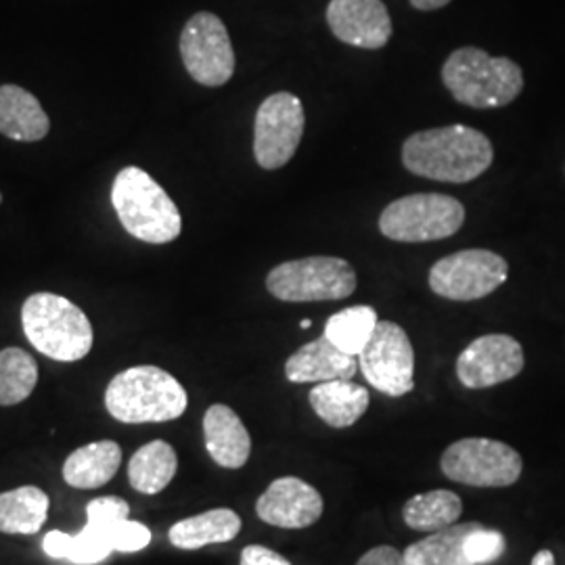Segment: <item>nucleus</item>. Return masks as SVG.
<instances>
[{"label": "nucleus", "instance_id": "nucleus-15", "mask_svg": "<svg viewBox=\"0 0 565 565\" xmlns=\"http://www.w3.org/2000/svg\"><path fill=\"white\" fill-rule=\"evenodd\" d=\"M327 25L338 41L366 51L384 49L392 39V18L382 0H331Z\"/></svg>", "mask_w": 565, "mask_h": 565}, {"label": "nucleus", "instance_id": "nucleus-22", "mask_svg": "<svg viewBox=\"0 0 565 565\" xmlns=\"http://www.w3.org/2000/svg\"><path fill=\"white\" fill-rule=\"evenodd\" d=\"M177 469V450L163 440H153L132 455L128 465V480L141 494H158L174 480Z\"/></svg>", "mask_w": 565, "mask_h": 565}, {"label": "nucleus", "instance_id": "nucleus-27", "mask_svg": "<svg viewBox=\"0 0 565 565\" xmlns=\"http://www.w3.org/2000/svg\"><path fill=\"white\" fill-rule=\"evenodd\" d=\"M39 364L21 348L0 350V406L20 404L34 392Z\"/></svg>", "mask_w": 565, "mask_h": 565}, {"label": "nucleus", "instance_id": "nucleus-32", "mask_svg": "<svg viewBox=\"0 0 565 565\" xmlns=\"http://www.w3.org/2000/svg\"><path fill=\"white\" fill-rule=\"evenodd\" d=\"M242 565H291V562L268 546L249 545L242 551Z\"/></svg>", "mask_w": 565, "mask_h": 565}, {"label": "nucleus", "instance_id": "nucleus-20", "mask_svg": "<svg viewBox=\"0 0 565 565\" xmlns=\"http://www.w3.org/2000/svg\"><path fill=\"white\" fill-rule=\"evenodd\" d=\"M242 532V518L233 509H212L186 518L170 527L168 539L182 551H198L207 545L231 543Z\"/></svg>", "mask_w": 565, "mask_h": 565}, {"label": "nucleus", "instance_id": "nucleus-11", "mask_svg": "<svg viewBox=\"0 0 565 565\" xmlns=\"http://www.w3.org/2000/svg\"><path fill=\"white\" fill-rule=\"evenodd\" d=\"M181 57L189 76L203 86H223L235 74V51L223 20L200 11L182 28Z\"/></svg>", "mask_w": 565, "mask_h": 565}, {"label": "nucleus", "instance_id": "nucleus-16", "mask_svg": "<svg viewBox=\"0 0 565 565\" xmlns=\"http://www.w3.org/2000/svg\"><path fill=\"white\" fill-rule=\"evenodd\" d=\"M359 369V356L342 352L324 335L303 343L287 361L285 377L291 384H323L333 380H352Z\"/></svg>", "mask_w": 565, "mask_h": 565}, {"label": "nucleus", "instance_id": "nucleus-23", "mask_svg": "<svg viewBox=\"0 0 565 565\" xmlns=\"http://www.w3.org/2000/svg\"><path fill=\"white\" fill-rule=\"evenodd\" d=\"M51 501L36 486H21L0 494V532L36 534L49 518Z\"/></svg>", "mask_w": 565, "mask_h": 565}, {"label": "nucleus", "instance_id": "nucleus-21", "mask_svg": "<svg viewBox=\"0 0 565 565\" xmlns=\"http://www.w3.org/2000/svg\"><path fill=\"white\" fill-rule=\"evenodd\" d=\"M121 448L111 440L76 448L63 463V480L72 488L93 490L107 484L120 469Z\"/></svg>", "mask_w": 565, "mask_h": 565}, {"label": "nucleus", "instance_id": "nucleus-1", "mask_svg": "<svg viewBox=\"0 0 565 565\" xmlns=\"http://www.w3.org/2000/svg\"><path fill=\"white\" fill-rule=\"evenodd\" d=\"M494 149L484 132L463 124L429 128L403 145L404 168L431 181L471 182L492 166Z\"/></svg>", "mask_w": 565, "mask_h": 565}, {"label": "nucleus", "instance_id": "nucleus-28", "mask_svg": "<svg viewBox=\"0 0 565 565\" xmlns=\"http://www.w3.org/2000/svg\"><path fill=\"white\" fill-rule=\"evenodd\" d=\"M111 546L103 541L102 532L95 525L86 524L81 534L65 536L63 559L76 565L102 564L111 555Z\"/></svg>", "mask_w": 565, "mask_h": 565}, {"label": "nucleus", "instance_id": "nucleus-8", "mask_svg": "<svg viewBox=\"0 0 565 565\" xmlns=\"http://www.w3.org/2000/svg\"><path fill=\"white\" fill-rule=\"evenodd\" d=\"M440 469L448 480L473 488L513 486L524 461L515 448L490 438H463L448 446L440 459Z\"/></svg>", "mask_w": 565, "mask_h": 565}, {"label": "nucleus", "instance_id": "nucleus-25", "mask_svg": "<svg viewBox=\"0 0 565 565\" xmlns=\"http://www.w3.org/2000/svg\"><path fill=\"white\" fill-rule=\"evenodd\" d=\"M463 513L459 494L450 490H431L415 494L403 509L404 524L417 532H438L448 525L457 524Z\"/></svg>", "mask_w": 565, "mask_h": 565}, {"label": "nucleus", "instance_id": "nucleus-33", "mask_svg": "<svg viewBox=\"0 0 565 565\" xmlns=\"http://www.w3.org/2000/svg\"><path fill=\"white\" fill-rule=\"evenodd\" d=\"M356 565H404L403 553L396 546H375L366 551Z\"/></svg>", "mask_w": 565, "mask_h": 565}, {"label": "nucleus", "instance_id": "nucleus-26", "mask_svg": "<svg viewBox=\"0 0 565 565\" xmlns=\"http://www.w3.org/2000/svg\"><path fill=\"white\" fill-rule=\"evenodd\" d=\"M380 323L375 308L371 306H350L329 317L324 324V338L335 343L350 356H359L371 340L375 327Z\"/></svg>", "mask_w": 565, "mask_h": 565}, {"label": "nucleus", "instance_id": "nucleus-7", "mask_svg": "<svg viewBox=\"0 0 565 565\" xmlns=\"http://www.w3.org/2000/svg\"><path fill=\"white\" fill-rule=\"evenodd\" d=\"M465 223L463 203L443 193H415L390 203L380 216L382 235L398 243L448 239Z\"/></svg>", "mask_w": 565, "mask_h": 565}, {"label": "nucleus", "instance_id": "nucleus-4", "mask_svg": "<svg viewBox=\"0 0 565 565\" xmlns=\"http://www.w3.org/2000/svg\"><path fill=\"white\" fill-rule=\"evenodd\" d=\"M111 203L126 233L151 245L174 242L182 231L177 203L153 177L137 166L118 172L111 186Z\"/></svg>", "mask_w": 565, "mask_h": 565}, {"label": "nucleus", "instance_id": "nucleus-30", "mask_svg": "<svg viewBox=\"0 0 565 565\" xmlns=\"http://www.w3.org/2000/svg\"><path fill=\"white\" fill-rule=\"evenodd\" d=\"M95 527L102 532L103 541L111 546V551L137 553L151 543L149 527L132 520H118L114 524L95 525Z\"/></svg>", "mask_w": 565, "mask_h": 565}, {"label": "nucleus", "instance_id": "nucleus-14", "mask_svg": "<svg viewBox=\"0 0 565 565\" xmlns=\"http://www.w3.org/2000/svg\"><path fill=\"white\" fill-rule=\"evenodd\" d=\"M323 509L321 492L294 476L270 482L256 503V513L264 524L282 530H303L317 524Z\"/></svg>", "mask_w": 565, "mask_h": 565}, {"label": "nucleus", "instance_id": "nucleus-18", "mask_svg": "<svg viewBox=\"0 0 565 565\" xmlns=\"http://www.w3.org/2000/svg\"><path fill=\"white\" fill-rule=\"evenodd\" d=\"M308 401L321 422L329 427L343 429L363 419L371 396L364 385L354 384L352 380H333L315 385Z\"/></svg>", "mask_w": 565, "mask_h": 565}, {"label": "nucleus", "instance_id": "nucleus-36", "mask_svg": "<svg viewBox=\"0 0 565 565\" xmlns=\"http://www.w3.org/2000/svg\"><path fill=\"white\" fill-rule=\"evenodd\" d=\"M310 324H312V321H310V319H303V321H300V327H302V329H308Z\"/></svg>", "mask_w": 565, "mask_h": 565}, {"label": "nucleus", "instance_id": "nucleus-12", "mask_svg": "<svg viewBox=\"0 0 565 565\" xmlns=\"http://www.w3.org/2000/svg\"><path fill=\"white\" fill-rule=\"evenodd\" d=\"M303 103L291 93H275L256 111L254 156L264 170H279L294 160L303 137Z\"/></svg>", "mask_w": 565, "mask_h": 565}, {"label": "nucleus", "instance_id": "nucleus-31", "mask_svg": "<svg viewBox=\"0 0 565 565\" xmlns=\"http://www.w3.org/2000/svg\"><path fill=\"white\" fill-rule=\"evenodd\" d=\"M128 515H130V507L118 497H103L86 505V518H88V524L93 525L114 524L118 520H128Z\"/></svg>", "mask_w": 565, "mask_h": 565}, {"label": "nucleus", "instance_id": "nucleus-19", "mask_svg": "<svg viewBox=\"0 0 565 565\" xmlns=\"http://www.w3.org/2000/svg\"><path fill=\"white\" fill-rule=\"evenodd\" d=\"M51 130L41 102L15 84L0 86V135L20 142H36Z\"/></svg>", "mask_w": 565, "mask_h": 565}, {"label": "nucleus", "instance_id": "nucleus-5", "mask_svg": "<svg viewBox=\"0 0 565 565\" xmlns=\"http://www.w3.org/2000/svg\"><path fill=\"white\" fill-rule=\"evenodd\" d=\"M23 333L53 361L76 363L93 348V324L74 302L55 294H34L21 308Z\"/></svg>", "mask_w": 565, "mask_h": 565}, {"label": "nucleus", "instance_id": "nucleus-3", "mask_svg": "<svg viewBox=\"0 0 565 565\" xmlns=\"http://www.w3.org/2000/svg\"><path fill=\"white\" fill-rule=\"evenodd\" d=\"M186 392L177 377L153 364L118 373L105 392V406L121 424L174 422L186 411Z\"/></svg>", "mask_w": 565, "mask_h": 565}, {"label": "nucleus", "instance_id": "nucleus-10", "mask_svg": "<svg viewBox=\"0 0 565 565\" xmlns=\"http://www.w3.org/2000/svg\"><path fill=\"white\" fill-rule=\"evenodd\" d=\"M364 380L377 392L401 398L415 387V350L401 324L380 321L359 354Z\"/></svg>", "mask_w": 565, "mask_h": 565}, {"label": "nucleus", "instance_id": "nucleus-9", "mask_svg": "<svg viewBox=\"0 0 565 565\" xmlns=\"http://www.w3.org/2000/svg\"><path fill=\"white\" fill-rule=\"evenodd\" d=\"M509 275L503 256L490 249H461L431 266L429 287L452 302L482 300L497 291Z\"/></svg>", "mask_w": 565, "mask_h": 565}, {"label": "nucleus", "instance_id": "nucleus-13", "mask_svg": "<svg viewBox=\"0 0 565 565\" xmlns=\"http://www.w3.org/2000/svg\"><path fill=\"white\" fill-rule=\"evenodd\" d=\"M524 348L507 333H488L469 343L457 359V377L469 390L505 384L524 371Z\"/></svg>", "mask_w": 565, "mask_h": 565}, {"label": "nucleus", "instance_id": "nucleus-35", "mask_svg": "<svg viewBox=\"0 0 565 565\" xmlns=\"http://www.w3.org/2000/svg\"><path fill=\"white\" fill-rule=\"evenodd\" d=\"M530 565H555V555L548 548H543L532 557V564Z\"/></svg>", "mask_w": 565, "mask_h": 565}, {"label": "nucleus", "instance_id": "nucleus-34", "mask_svg": "<svg viewBox=\"0 0 565 565\" xmlns=\"http://www.w3.org/2000/svg\"><path fill=\"white\" fill-rule=\"evenodd\" d=\"M408 2L417 11H438V9L446 7L450 0H408Z\"/></svg>", "mask_w": 565, "mask_h": 565}, {"label": "nucleus", "instance_id": "nucleus-37", "mask_svg": "<svg viewBox=\"0 0 565 565\" xmlns=\"http://www.w3.org/2000/svg\"><path fill=\"white\" fill-rule=\"evenodd\" d=\"M0 202H2V195H0Z\"/></svg>", "mask_w": 565, "mask_h": 565}, {"label": "nucleus", "instance_id": "nucleus-24", "mask_svg": "<svg viewBox=\"0 0 565 565\" xmlns=\"http://www.w3.org/2000/svg\"><path fill=\"white\" fill-rule=\"evenodd\" d=\"M478 525V522H467L431 532L419 543L404 548V565H473L465 555V539Z\"/></svg>", "mask_w": 565, "mask_h": 565}, {"label": "nucleus", "instance_id": "nucleus-6", "mask_svg": "<svg viewBox=\"0 0 565 565\" xmlns=\"http://www.w3.org/2000/svg\"><path fill=\"white\" fill-rule=\"evenodd\" d=\"M356 282L348 260L310 256L275 266L266 277V289L281 302H333L350 298Z\"/></svg>", "mask_w": 565, "mask_h": 565}, {"label": "nucleus", "instance_id": "nucleus-2", "mask_svg": "<svg viewBox=\"0 0 565 565\" xmlns=\"http://www.w3.org/2000/svg\"><path fill=\"white\" fill-rule=\"evenodd\" d=\"M443 82L455 102L471 109H499L524 90V72L509 57H492L482 49L461 46L448 55Z\"/></svg>", "mask_w": 565, "mask_h": 565}, {"label": "nucleus", "instance_id": "nucleus-17", "mask_svg": "<svg viewBox=\"0 0 565 565\" xmlns=\"http://www.w3.org/2000/svg\"><path fill=\"white\" fill-rule=\"evenodd\" d=\"M203 438L212 461L224 469H242L252 455L249 431L226 404H212L205 411Z\"/></svg>", "mask_w": 565, "mask_h": 565}, {"label": "nucleus", "instance_id": "nucleus-29", "mask_svg": "<svg viewBox=\"0 0 565 565\" xmlns=\"http://www.w3.org/2000/svg\"><path fill=\"white\" fill-rule=\"evenodd\" d=\"M505 536L499 530L480 524L465 539V555L473 565L494 564L505 553Z\"/></svg>", "mask_w": 565, "mask_h": 565}]
</instances>
